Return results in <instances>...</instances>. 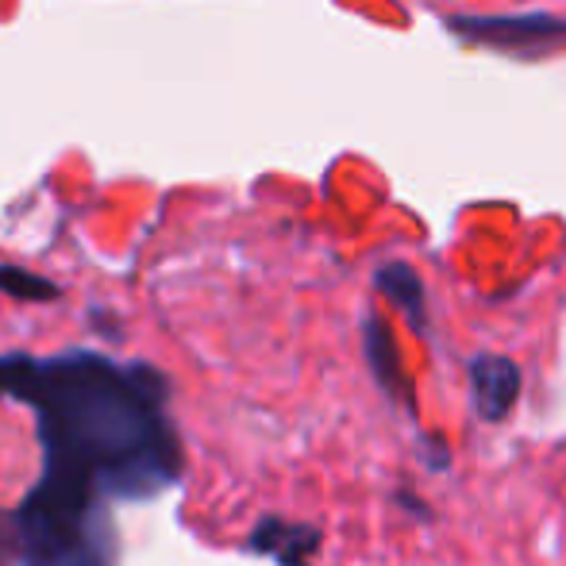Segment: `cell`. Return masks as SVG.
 Segmentation results:
<instances>
[{"instance_id":"1","label":"cell","mask_w":566,"mask_h":566,"mask_svg":"<svg viewBox=\"0 0 566 566\" xmlns=\"http://www.w3.org/2000/svg\"><path fill=\"white\" fill-rule=\"evenodd\" d=\"M0 397L35 412L51 482L105 501H147L186 474V451L166 412L170 378L147 363H113L97 350L0 355Z\"/></svg>"},{"instance_id":"2","label":"cell","mask_w":566,"mask_h":566,"mask_svg":"<svg viewBox=\"0 0 566 566\" xmlns=\"http://www.w3.org/2000/svg\"><path fill=\"white\" fill-rule=\"evenodd\" d=\"M20 566H116L119 539L108 501L93 490L39 478L12 509Z\"/></svg>"},{"instance_id":"3","label":"cell","mask_w":566,"mask_h":566,"mask_svg":"<svg viewBox=\"0 0 566 566\" xmlns=\"http://www.w3.org/2000/svg\"><path fill=\"white\" fill-rule=\"evenodd\" d=\"M454 35L467 43L490 46L501 54H516V59H539L566 46V20L559 15H454L448 20Z\"/></svg>"},{"instance_id":"4","label":"cell","mask_w":566,"mask_h":566,"mask_svg":"<svg viewBox=\"0 0 566 566\" xmlns=\"http://www.w3.org/2000/svg\"><path fill=\"white\" fill-rule=\"evenodd\" d=\"M467 389L470 409L482 424H505L516 412L524 394V370L509 355L497 350H478L467 363Z\"/></svg>"},{"instance_id":"5","label":"cell","mask_w":566,"mask_h":566,"mask_svg":"<svg viewBox=\"0 0 566 566\" xmlns=\"http://www.w3.org/2000/svg\"><path fill=\"white\" fill-rule=\"evenodd\" d=\"M363 355L381 394H386L389 401H397L417 420V389H412V378H409V370H405V358L394 339V328H389V321H381L378 313H370L363 321Z\"/></svg>"},{"instance_id":"6","label":"cell","mask_w":566,"mask_h":566,"mask_svg":"<svg viewBox=\"0 0 566 566\" xmlns=\"http://www.w3.org/2000/svg\"><path fill=\"white\" fill-rule=\"evenodd\" d=\"M324 544V532L313 524L282 521V516H262L254 524L251 539H247V552L266 555L277 566H313L316 552Z\"/></svg>"},{"instance_id":"7","label":"cell","mask_w":566,"mask_h":566,"mask_svg":"<svg viewBox=\"0 0 566 566\" xmlns=\"http://www.w3.org/2000/svg\"><path fill=\"white\" fill-rule=\"evenodd\" d=\"M374 285H378L381 297H386L389 305H394L397 313H401L405 321H409L412 328L420 332V336H428L424 282H420V274L409 266V262H386V266H378V274H374Z\"/></svg>"},{"instance_id":"8","label":"cell","mask_w":566,"mask_h":566,"mask_svg":"<svg viewBox=\"0 0 566 566\" xmlns=\"http://www.w3.org/2000/svg\"><path fill=\"white\" fill-rule=\"evenodd\" d=\"M0 293H8V297H15V301H59L62 297L59 285L23 266H0Z\"/></svg>"},{"instance_id":"9","label":"cell","mask_w":566,"mask_h":566,"mask_svg":"<svg viewBox=\"0 0 566 566\" xmlns=\"http://www.w3.org/2000/svg\"><path fill=\"white\" fill-rule=\"evenodd\" d=\"M420 462H424V470H432V474L451 470V443L436 432H424L420 436Z\"/></svg>"},{"instance_id":"10","label":"cell","mask_w":566,"mask_h":566,"mask_svg":"<svg viewBox=\"0 0 566 566\" xmlns=\"http://www.w3.org/2000/svg\"><path fill=\"white\" fill-rule=\"evenodd\" d=\"M0 566H20V552H15V524L12 513L0 509Z\"/></svg>"},{"instance_id":"11","label":"cell","mask_w":566,"mask_h":566,"mask_svg":"<svg viewBox=\"0 0 566 566\" xmlns=\"http://www.w3.org/2000/svg\"><path fill=\"white\" fill-rule=\"evenodd\" d=\"M394 505L397 509H405L409 516H417V521H428V505H424V497L420 493H412V490H394Z\"/></svg>"}]
</instances>
